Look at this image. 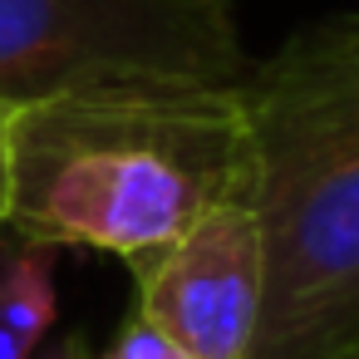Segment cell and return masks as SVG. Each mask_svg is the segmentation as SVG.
Wrapping results in <instances>:
<instances>
[{
	"instance_id": "obj_2",
	"label": "cell",
	"mask_w": 359,
	"mask_h": 359,
	"mask_svg": "<svg viewBox=\"0 0 359 359\" xmlns=\"http://www.w3.org/2000/svg\"><path fill=\"white\" fill-rule=\"evenodd\" d=\"M266 305L251 359L359 354V15L320 20L241 79Z\"/></svg>"
},
{
	"instance_id": "obj_6",
	"label": "cell",
	"mask_w": 359,
	"mask_h": 359,
	"mask_svg": "<svg viewBox=\"0 0 359 359\" xmlns=\"http://www.w3.org/2000/svg\"><path fill=\"white\" fill-rule=\"evenodd\" d=\"M99 359H182L138 310L123 320V330H118V339H114V349L109 354H99Z\"/></svg>"
},
{
	"instance_id": "obj_7",
	"label": "cell",
	"mask_w": 359,
	"mask_h": 359,
	"mask_svg": "<svg viewBox=\"0 0 359 359\" xmlns=\"http://www.w3.org/2000/svg\"><path fill=\"white\" fill-rule=\"evenodd\" d=\"M11 128L15 109L0 104V226H11V192H15V168H11Z\"/></svg>"
},
{
	"instance_id": "obj_1",
	"label": "cell",
	"mask_w": 359,
	"mask_h": 359,
	"mask_svg": "<svg viewBox=\"0 0 359 359\" xmlns=\"http://www.w3.org/2000/svg\"><path fill=\"white\" fill-rule=\"evenodd\" d=\"M11 226L25 241L99 246L128 266L246 192L241 84H114L15 109Z\"/></svg>"
},
{
	"instance_id": "obj_5",
	"label": "cell",
	"mask_w": 359,
	"mask_h": 359,
	"mask_svg": "<svg viewBox=\"0 0 359 359\" xmlns=\"http://www.w3.org/2000/svg\"><path fill=\"white\" fill-rule=\"evenodd\" d=\"M55 251L20 236L15 251L0 256V359H35L55 325Z\"/></svg>"
},
{
	"instance_id": "obj_8",
	"label": "cell",
	"mask_w": 359,
	"mask_h": 359,
	"mask_svg": "<svg viewBox=\"0 0 359 359\" xmlns=\"http://www.w3.org/2000/svg\"><path fill=\"white\" fill-rule=\"evenodd\" d=\"M349 359H359V354H349Z\"/></svg>"
},
{
	"instance_id": "obj_4",
	"label": "cell",
	"mask_w": 359,
	"mask_h": 359,
	"mask_svg": "<svg viewBox=\"0 0 359 359\" xmlns=\"http://www.w3.org/2000/svg\"><path fill=\"white\" fill-rule=\"evenodd\" d=\"M133 276V310L182 359H251L266 305V241L251 192L217 202Z\"/></svg>"
},
{
	"instance_id": "obj_3",
	"label": "cell",
	"mask_w": 359,
	"mask_h": 359,
	"mask_svg": "<svg viewBox=\"0 0 359 359\" xmlns=\"http://www.w3.org/2000/svg\"><path fill=\"white\" fill-rule=\"evenodd\" d=\"M236 0H0V104L114 84H241Z\"/></svg>"
}]
</instances>
